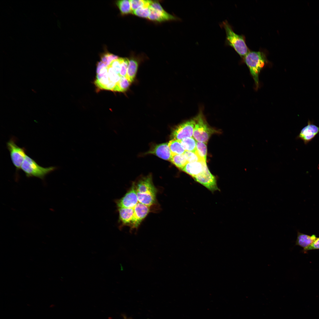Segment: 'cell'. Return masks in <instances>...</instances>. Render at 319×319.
Listing matches in <instances>:
<instances>
[{"label": "cell", "mask_w": 319, "mask_h": 319, "mask_svg": "<svg viewBox=\"0 0 319 319\" xmlns=\"http://www.w3.org/2000/svg\"><path fill=\"white\" fill-rule=\"evenodd\" d=\"M133 183L139 202L150 207L156 203L157 190L151 175L142 177Z\"/></svg>", "instance_id": "obj_1"}, {"label": "cell", "mask_w": 319, "mask_h": 319, "mask_svg": "<svg viewBox=\"0 0 319 319\" xmlns=\"http://www.w3.org/2000/svg\"><path fill=\"white\" fill-rule=\"evenodd\" d=\"M243 58L254 79L256 88L258 89L259 74L268 61L266 54L261 51H250Z\"/></svg>", "instance_id": "obj_2"}, {"label": "cell", "mask_w": 319, "mask_h": 319, "mask_svg": "<svg viewBox=\"0 0 319 319\" xmlns=\"http://www.w3.org/2000/svg\"><path fill=\"white\" fill-rule=\"evenodd\" d=\"M220 26L225 31L226 45L232 48L241 58H243L250 51L246 44L245 36L235 33L227 20L223 22Z\"/></svg>", "instance_id": "obj_3"}, {"label": "cell", "mask_w": 319, "mask_h": 319, "mask_svg": "<svg viewBox=\"0 0 319 319\" xmlns=\"http://www.w3.org/2000/svg\"><path fill=\"white\" fill-rule=\"evenodd\" d=\"M56 169V167L54 166L47 167H42L27 155L21 168V169L24 172L27 177H35L42 180H43L47 175Z\"/></svg>", "instance_id": "obj_4"}, {"label": "cell", "mask_w": 319, "mask_h": 319, "mask_svg": "<svg viewBox=\"0 0 319 319\" xmlns=\"http://www.w3.org/2000/svg\"><path fill=\"white\" fill-rule=\"evenodd\" d=\"M195 124L193 136L196 141L206 144L211 136L215 130L210 128L201 111L194 118Z\"/></svg>", "instance_id": "obj_5"}, {"label": "cell", "mask_w": 319, "mask_h": 319, "mask_svg": "<svg viewBox=\"0 0 319 319\" xmlns=\"http://www.w3.org/2000/svg\"><path fill=\"white\" fill-rule=\"evenodd\" d=\"M7 147L13 164L17 171L19 170L27 154L25 149L16 144L15 140L12 138L6 143Z\"/></svg>", "instance_id": "obj_6"}, {"label": "cell", "mask_w": 319, "mask_h": 319, "mask_svg": "<svg viewBox=\"0 0 319 319\" xmlns=\"http://www.w3.org/2000/svg\"><path fill=\"white\" fill-rule=\"evenodd\" d=\"M152 2L150 6L149 19L159 22L178 19L177 17L166 12L158 1Z\"/></svg>", "instance_id": "obj_7"}, {"label": "cell", "mask_w": 319, "mask_h": 319, "mask_svg": "<svg viewBox=\"0 0 319 319\" xmlns=\"http://www.w3.org/2000/svg\"><path fill=\"white\" fill-rule=\"evenodd\" d=\"M195 124L194 118L180 124L173 131L172 137L173 139L180 141L186 138L192 137Z\"/></svg>", "instance_id": "obj_8"}, {"label": "cell", "mask_w": 319, "mask_h": 319, "mask_svg": "<svg viewBox=\"0 0 319 319\" xmlns=\"http://www.w3.org/2000/svg\"><path fill=\"white\" fill-rule=\"evenodd\" d=\"M115 201L117 208H126L134 209L139 202L133 183L125 195L121 198L116 200Z\"/></svg>", "instance_id": "obj_9"}, {"label": "cell", "mask_w": 319, "mask_h": 319, "mask_svg": "<svg viewBox=\"0 0 319 319\" xmlns=\"http://www.w3.org/2000/svg\"><path fill=\"white\" fill-rule=\"evenodd\" d=\"M318 134L319 126L315 125L313 121L308 120L307 125L301 130L296 139L302 140L306 145Z\"/></svg>", "instance_id": "obj_10"}, {"label": "cell", "mask_w": 319, "mask_h": 319, "mask_svg": "<svg viewBox=\"0 0 319 319\" xmlns=\"http://www.w3.org/2000/svg\"><path fill=\"white\" fill-rule=\"evenodd\" d=\"M151 207L139 202L134 209V213L130 227L131 229H137L142 222L150 212Z\"/></svg>", "instance_id": "obj_11"}, {"label": "cell", "mask_w": 319, "mask_h": 319, "mask_svg": "<svg viewBox=\"0 0 319 319\" xmlns=\"http://www.w3.org/2000/svg\"><path fill=\"white\" fill-rule=\"evenodd\" d=\"M207 167L206 162L200 161L188 162L181 170L194 179L201 174Z\"/></svg>", "instance_id": "obj_12"}, {"label": "cell", "mask_w": 319, "mask_h": 319, "mask_svg": "<svg viewBox=\"0 0 319 319\" xmlns=\"http://www.w3.org/2000/svg\"><path fill=\"white\" fill-rule=\"evenodd\" d=\"M148 154H154L163 160H170L171 154L168 143H164L155 145L148 152Z\"/></svg>", "instance_id": "obj_13"}, {"label": "cell", "mask_w": 319, "mask_h": 319, "mask_svg": "<svg viewBox=\"0 0 319 319\" xmlns=\"http://www.w3.org/2000/svg\"><path fill=\"white\" fill-rule=\"evenodd\" d=\"M119 214L118 222L120 227L124 226H129L132 220L134 213L133 209L126 208H118Z\"/></svg>", "instance_id": "obj_14"}, {"label": "cell", "mask_w": 319, "mask_h": 319, "mask_svg": "<svg viewBox=\"0 0 319 319\" xmlns=\"http://www.w3.org/2000/svg\"><path fill=\"white\" fill-rule=\"evenodd\" d=\"M317 238L315 235L310 236L299 232L296 244L305 249L312 244Z\"/></svg>", "instance_id": "obj_15"}, {"label": "cell", "mask_w": 319, "mask_h": 319, "mask_svg": "<svg viewBox=\"0 0 319 319\" xmlns=\"http://www.w3.org/2000/svg\"><path fill=\"white\" fill-rule=\"evenodd\" d=\"M138 66V62L135 60L131 59L129 60V63L127 69L126 78L131 83L134 79L137 71Z\"/></svg>", "instance_id": "obj_16"}, {"label": "cell", "mask_w": 319, "mask_h": 319, "mask_svg": "<svg viewBox=\"0 0 319 319\" xmlns=\"http://www.w3.org/2000/svg\"><path fill=\"white\" fill-rule=\"evenodd\" d=\"M168 145L172 156L177 154H183L185 151L179 140L172 139L169 141Z\"/></svg>", "instance_id": "obj_17"}, {"label": "cell", "mask_w": 319, "mask_h": 319, "mask_svg": "<svg viewBox=\"0 0 319 319\" xmlns=\"http://www.w3.org/2000/svg\"><path fill=\"white\" fill-rule=\"evenodd\" d=\"M180 141L185 151L195 152L196 150V141L193 137L186 138Z\"/></svg>", "instance_id": "obj_18"}, {"label": "cell", "mask_w": 319, "mask_h": 319, "mask_svg": "<svg viewBox=\"0 0 319 319\" xmlns=\"http://www.w3.org/2000/svg\"><path fill=\"white\" fill-rule=\"evenodd\" d=\"M116 4L122 14L125 15L132 13L130 0L117 1Z\"/></svg>", "instance_id": "obj_19"}, {"label": "cell", "mask_w": 319, "mask_h": 319, "mask_svg": "<svg viewBox=\"0 0 319 319\" xmlns=\"http://www.w3.org/2000/svg\"><path fill=\"white\" fill-rule=\"evenodd\" d=\"M170 160L180 170L188 163L183 154L172 156Z\"/></svg>", "instance_id": "obj_20"}, {"label": "cell", "mask_w": 319, "mask_h": 319, "mask_svg": "<svg viewBox=\"0 0 319 319\" xmlns=\"http://www.w3.org/2000/svg\"><path fill=\"white\" fill-rule=\"evenodd\" d=\"M131 83L126 77H121L119 81L116 83L113 91L125 92L129 88Z\"/></svg>", "instance_id": "obj_21"}, {"label": "cell", "mask_w": 319, "mask_h": 319, "mask_svg": "<svg viewBox=\"0 0 319 319\" xmlns=\"http://www.w3.org/2000/svg\"><path fill=\"white\" fill-rule=\"evenodd\" d=\"M207 149L206 144L196 141V150L195 152L205 161L206 159Z\"/></svg>", "instance_id": "obj_22"}, {"label": "cell", "mask_w": 319, "mask_h": 319, "mask_svg": "<svg viewBox=\"0 0 319 319\" xmlns=\"http://www.w3.org/2000/svg\"><path fill=\"white\" fill-rule=\"evenodd\" d=\"M150 5L140 7L133 12L132 14L141 17L147 18L150 13Z\"/></svg>", "instance_id": "obj_23"}, {"label": "cell", "mask_w": 319, "mask_h": 319, "mask_svg": "<svg viewBox=\"0 0 319 319\" xmlns=\"http://www.w3.org/2000/svg\"><path fill=\"white\" fill-rule=\"evenodd\" d=\"M130 2L133 12L137 9L147 5H150L153 1L148 0H131Z\"/></svg>", "instance_id": "obj_24"}, {"label": "cell", "mask_w": 319, "mask_h": 319, "mask_svg": "<svg viewBox=\"0 0 319 319\" xmlns=\"http://www.w3.org/2000/svg\"><path fill=\"white\" fill-rule=\"evenodd\" d=\"M119 58L118 56L108 52L104 53L101 56V61L107 66H109L113 61Z\"/></svg>", "instance_id": "obj_25"}, {"label": "cell", "mask_w": 319, "mask_h": 319, "mask_svg": "<svg viewBox=\"0 0 319 319\" xmlns=\"http://www.w3.org/2000/svg\"><path fill=\"white\" fill-rule=\"evenodd\" d=\"M183 154L188 162L200 161H204L206 162L195 152L185 151Z\"/></svg>", "instance_id": "obj_26"}, {"label": "cell", "mask_w": 319, "mask_h": 319, "mask_svg": "<svg viewBox=\"0 0 319 319\" xmlns=\"http://www.w3.org/2000/svg\"><path fill=\"white\" fill-rule=\"evenodd\" d=\"M108 75L110 81L114 83H117L120 80L121 77L117 74L110 66H108Z\"/></svg>", "instance_id": "obj_27"}, {"label": "cell", "mask_w": 319, "mask_h": 319, "mask_svg": "<svg viewBox=\"0 0 319 319\" xmlns=\"http://www.w3.org/2000/svg\"><path fill=\"white\" fill-rule=\"evenodd\" d=\"M110 81L108 73L100 79L96 80L95 81V84L99 88L104 89Z\"/></svg>", "instance_id": "obj_28"}, {"label": "cell", "mask_w": 319, "mask_h": 319, "mask_svg": "<svg viewBox=\"0 0 319 319\" xmlns=\"http://www.w3.org/2000/svg\"><path fill=\"white\" fill-rule=\"evenodd\" d=\"M129 63V60L126 58H123L121 63L119 75L126 77L127 71Z\"/></svg>", "instance_id": "obj_29"}, {"label": "cell", "mask_w": 319, "mask_h": 319, "mask_svg": "<svg viewBox=\"0 0 319 319\" xmlns=\"http://www.w3.org/2000/svg\"><path fill=\"white\" fill-rule=\"evenodd\" d=\"M123 58H119L117 60L113 61L110 65L114 70L115 72L119 75L121 68V63Z\"/></svg>", "instance_id": "obj_30"}, {"label": "cell", "mask_w": 319, "mask_h": 319, "mask_svg": "<svg viewBox=\"0 0 319 319\" xmlns=\"http://www.w3.org/2000/svg\"><path fill=\"white\" fill-rule=\"evenodd\" d=\"M316 249H319V237L317 238L312 244L304 250H308Z\"/></svg>", "instance_id": "obj_31"}, {"label": "cell", "mask_w": 319, "mask_h": 319, "mask_svg": "<svg viewBox=\"0 0 319 319\" xmlns=\"http://www.w3.org/2000/svg\"><path fill=\"white\" fill-rule=\"evenodd\" d=\"M108 73V67L104 68L98 74H97L96 76V80H98L100 79Z\"/></svg>", "instance_id": "obj_32"}, {"label": "cell", "mask_w": 319, "mask_h": 319, "mask_svg": "<svg viewBox=\"0 0 319 319\" xmlns=\"http://www.w3.org/2000/svg\"><path fill=\"white\" fill-rule=\"evenodd\" d=\"M107 67L108 66L101 61L98 62L97 64V73L98 74L103 69Z\"/></svg>", "instance_id": "obj_33"}, {"label": "cell", "mask_w": 319, "mask_h": 319, "mask_svg": "<svg viewBox=\"0 0 319 319\" xmlns=\"http://www.w3.org/2000/svg\"><path fill=\"white\" fill-rule=\"evenodd\" d=\"M116 83L110 81L108 85L105 87L104 89L111 90L113 91Z\"/></svg>", "instance_id": "obj_34"}, {"label": "cell", "mask_w": 319, "mask_h": 319, "mask_svg": "<svg viewBox=\"0 0 319 319\" xmlns=\"http://www.w3.org/2000/svg\"><path fill=\"white\" fill-rule=\"evenodd\" d=\"M123 319H130V318H128L125 315H123Z\"/></svg>", "instance_id": "obj_35"}]
</instances>
